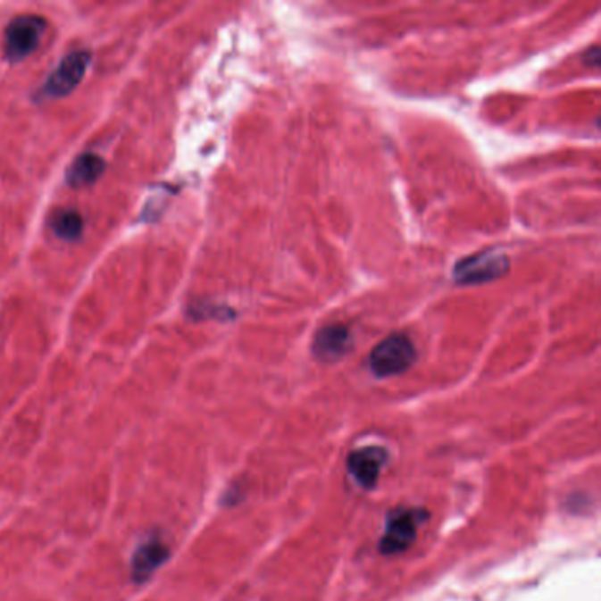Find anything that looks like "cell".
<instances>
[{
	"label": "cell",
	"instance_id": "cell-1",
	"mask_svg": "<svg viewBox=\"0 0 601 601\" xmlns=\"http://www.w3.org/2000/svg\"><path fill=\"white\" fill-rule=\"evenodd\" d=\"M416 362V349L405 334H392L383 338L371 353V371L378 378H390L405 372Z\"/></svg>",
	"mask_w": 601,
	"mask_h": 601
},
{
	"label": "cell",
	"instance_id": "cell-2",
	"mask_svg": "<svg viewBox=\"0 0 601 601\" xmlns=\"http://www.w3.org/2000/svg\"><path fill=\"white\" fill-rule=\"evenodd\" d=\"M46 32V20L38 14L16 16L4 34V55L9 63H21L41 43Z\"/></svg>",
	"mask_w": 601,
	"mask_h": 601
},
{
	"label": "cell",
	"instance_id": "cell-3",
	"mask_svg": "<svg viewBox=\"0 0 601 601\" xmlns=\"http://www.w3.org/2000/svg\"><path fill=\"white\" fill-rule=\"evenodd\" d=\"M429 513L418 508H399L388 513L385 536L381 538V552L385 555H396L407 550L416 539L418 528L427 521Z\"/></svg>",
	"mask_w": 601,
	"mask_h": 601
},
{
	"label": "cell",
	"instance_id": "cell-4",
	"mask_svg": "<svg viewBox=\"0 0 601 601\" xmlns=\"http://www.w3.org/2000/svg\"><path fill=\"white\" fill-rule=\"evenodd\" d=\"M508 267L510 262L506 255L499 251H485L461 260L454 268V279L457 284H483L505 275Z\"/></svg>",
	"mask_w": 601,
	"mask_h": 601
},
{
	"label": "cell",
	"instance_id": "cell-5",
	"mask_svg": "<svg viewBox=\"0 0 601 601\" xmlns=\"http://www.w3.org/2000/svg\"><path fill=\"white\" fill-rule=\"evenodd\" d=\"M88 64H90V54L87 50H78L66 55L46 79L45 94L48 97H64L67 94H71L83 79Z\"/></svg>",
	"mask_w": 601,
	"mask_h": 601
},
{
	"label": "cell",
	"instance_id": "cell-6",
	"mask_svg": "<svg viewBox=\"0 0 601 601\" xmlns=\"http://www.w3.org/2000/svg\"><path fill=\"white\" fill-rule=\"evenodd\" d=\"M170 559V547L159 535L148 536L131 557V577L136 584L146 582Z\"/></svg>",
	"mask_w": 601,
	"mask_h": 601
},
{
	"label": "cell",
	"instance_id": "cell-7",
	"mask_svg": "<svg viewBox=\"0 0 601 601\" xmlns=\"http://www.w3.org/2000/svg\"><path fill=\"white\" fill-rule=\"evenodd\" d=\"M387 457L388 454L385 448L365 447V448L355 450L347 457V469L363 488H372L380 480V472L387 463Z\"/></svg>",
	"mask_w": 601,
	"mask_h": 601
},
{
	"label": "cell",
	"instance_id": "cell-8",
	"mask_svg": "<svg viewBox=\"0 0 601 601\" xmlns=\"http://www.w3.org/2000/svg\"><path fill=\"white\" fill-rule=\"evenodd\" d=\"M353 347L351 330L344 325H329L318 330L313 342V353L321 362H337Z\"/></svg>",
	"mask_w": 601,
	"mask_h": 601
},
{
	"label": "cell",
	"instance_id": "cell-9",
	"mask_svg": "<svg viewBox=\"0 0 601 601\" xmlns=\"http://www.w3.org/2000/svg\"><path fill=\"white\" fill-rule=\"evenodd\" d=\"M104 161L96 154H81L67 170L66 182L74 188H87L92 186L103 173Z\"/></svg>",
	"mask_w": 601,
	"mask_h": 601
},
{
	"label": "cell",
	"instance_id": "cell-10",
	"mask_svg": "<svg viewBox=\"0 0 601 601\" xmlns=\"http://www.w3.org/2000/svg\"><path fill=\"white\" fill-rule=\"evenodd\" d=\"M83 217L76 210H61L52 219V228L63 240H76L83 233Z\"/></svg>",
	"mask_w": 601,
	"mask_h": 601
}]
</instances>
